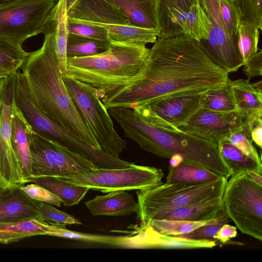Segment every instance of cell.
Segmentation results:
<instances>
[{"label":"cell","instance_id":"18","mask_svg":"<svg viewBox=\"0 0 262 262\" xmlns=\"http://www.w3.org/2000/svg\"><path fill=\"white\" fill-rule=\"evenodd\" d=\"M158 37L169 38L180 21L201 7L199 0H155Z\"/></svg>","mask_w":262,"mask_h":262},{"label":"cell","instance_id":"27","mask_svg":"<svg viewBox=\"0 0 262 262\" xmlns=\"http://www.w3.org/2000/svg\"><path fill=\"white\" fill-rule=\"evenodd\" d=\"M51 226L40 218L0 223V243L9 244L32 236L46 235Z\"/></svg>","mask_w":262,"mask_h":262},{"label":"cell","instance_id":"12","mask_svg":"<svg viewBox=\"0 0 262 262\" xmlns=\"http://www.w3.org/2000/svg\"><path fill=\"white\" fill-rule=\"evenodd\" d=\"M210 21L208 38L197 42L217 66L229 73L244 65L238 40L230 36L223 20L219 0H199Z\"/></svg>","mask_w":262,"mask_h":262},{"label":"cell","instance_id":"30","mask_svg":"<svg viewBox=\"0 0 262 262\" xmlns=\"http://www.w3.org/2000/svg\"><path fill=\"white\" fill-rule=\"evenodd\" d=\"M112 45L110 41L94 39L69 32L67 56V58H72L96 55L105 52Z\"/></svg>","mask_w":262,"mask_h":262},{"label":"cell","instance_id":"15","mask_svg":"<svg viewBox=\"0 0 262 262\" xmlns=\"http://www.w3.org/2000/svg\"><path fill=\"white\" fill-rule=\"evenodd\" d=\"M135 233L127 235L126 247L156 249H191L212 248L217 241L194 239L163 234L148 224L140 225Z\"/></svg>","mask_w":262,"mask_h":262},{"label":"cell","instance_id":"36","mask_svg":"<svg viewBox=\"0 0 262 262\" xmlns=\"http://www.w3.org/2000/svg\"><path fill=\"white\" fill-rule=\"evenodd\" d=\"M227 138L232 144L239 149L246 155L261 164V157L253 144L246 120H244L242 126L238 129L232 133L227 137Z\"/></svg>","mask_w":262,"mask_h":262},{"label":"cell","instance_id":"37","mask_svg":"<svg viewBox=\"0 0 262 262\" xmlns=\"http://www.w3.org/2000/svg\"><path fill=\"white\" fill-rule=\"evenodd\" d=\"M240 16L241 22L254 24L262 29V0H236L234 3Z\"/></svg>","mask_w":262,"mask_h":262},{"label":"cell","instance_id":"21","mask_svg":"<svg viewBox=\"0 0 262 262\" xmlns=\"http://www.w3.org/2000/svg\"><path fill=\"white\" fill-rule=\"evenodd\" d=\"M53 34L59 66L63 75L67 73V45L69 31L66 0H57L51 10L45 28Z\"/></svg>","mask_w":262,"mask_h":262},{"label":"cell","instance_id":"40","mask_svg":"<svg viewBox=\"0 0 262 262\" xmlns=\"http://www.w3.org/2000/svg\"><path fill=\"white\" fill-rule=\"evenodd\" d=\"M70 33L103 41H110L107 30L100 26L77 24L68 21Z\"/></svg>","mask_w":262,"mask_h":262},{"label":"cell","instance_id":"47","mask_svg":"<svg viewBox=\"0 0 262 262\" xmlns=\"http://www.w3.org/2000/svg\"><path fill=\"white\" fill-rule=\"evenodd\" d=\"M169 159V166L173 167L178 166L184 160L182 156L178 154L173 155Z\"/></svg>","mask_w":262,"mask_h":262},{"label":"cell","instance_id":"34","mask_svg":"<svg viewBox=\"0 0 262 262\" xmlns=\"http://www.w3.org/2000/svg\"><path fill=\"white\" fill-rule=\"evenodd\" d=\"M201 108L216 112L236 111L232 96L226 85L204 91L200 100Z\"/></svg>","mask_w":262,"mask_h":262},{"label":"cell","instance_id":"19","mask_svg":"<svg viewBox=\"0 0 262 262\" xmlns=\"http://www.w3.org/2000/svg\"><path fill=\"white\" fill-rule=\"evenodd\" d=\"M84 204L93 215L124 216L135 213L137 202L133 196L124 190L108 192L96 195L84 202Z\"/></svg>","mask_w":262,"mask_h":262},{"label":"cell","instance_id":"7","mask_svg":"<svg viewBox=\"0 0 262 262\" xmlns=\"http://www.w3.org/2000/svg\"><path fill=\"white\" fill-rule=\"evenodd\" d=\"M222 204L224 211L241 232L262 241V186L246 172L231 176Z\"/></svg>","mask_w":262,"mask_h":262},{"label":"cell","instance_id":"5","mask_svg":"<svg viewBox=\"0 0 262 262\" xmlns=\"http://www.w3.org/2000/svg\"><path fill=\"white\" fill-rule=\"evenodd\" d=\"M228 180H218L200 184H162L152 189L137 190L136 219L145 225L156 216L174 208L223 196Z\"/></svg>","mask_w":262,"mask_h":262},{"label":"cell","instance_id":"31","mask_svg":"<svg viewBox=\"0 0 262 262\" xmlns=\"http://www.w3.org/2000/svg\"><path fill=\"white\" fill-rule=\"evenodd\" d=\"M225 211L222 210L214 219L204 221H188L172 220H152L147 224L160 233L171 236H178L189 233L199 227L218 222Z\"/></svg>","mask_w":262,"mask_h":262},{"label":"cell","instance_id":"45","mask_svg":"<svg viewBox=\"0 0 262 262\" xmlns=\"http://www.w3.org/2000/svg\"><path fill=\"white\" fill-rule=\"evenodd\" d=\"M237 227L227 223L224 224L219 231L213 236V239L226 244L231 238L237 236Z\"/></svg>","mask_w":262,"mask_h":262},{"label":"cell","instance_id":"4","mask_svg":"<svg viewBox=\"0 0 262 262\" xmlns=\"http://www.w3.org/2000/svg\"><path fill=\"white\" fill-rule=\"evenodd\" d=\"M112 44L105 52L96 55L67 58L64 75L96 90L101 99L135 79L150 51L146 46Z\"/></svg>","mask_w":262,"mask_h":262},{"label":"cell","instance_id":"35","mask_svg":"<svg viewBox=\"0 0 262 262\" xmlns=\"http://www.w3.org/2000/svg\"><path fill=\"white\" fill-rule=\"evenodd\" d=\"M259 35V29L254 24L240 23L238 28V46L244 65L258 51Z\"/></svg>","mask_w":262,"mask_h":262},{"label":"cell","instance_id":"6","mask_svg":"<svg viewBox=\"0 0 262 262\" xmlns=\"http://www.w3.org/2000/svg\"><path fill=\"white\" fill-rule=\"evenodd\" d=\"M62 76L75 106L100 148L113 157L119 158L126 142L115 130L111 115L98 91L67 75Z\"/></svg>","mask_w":262,"mask_h":262},{"label":"cell","instance_id":"2","mask_svg":"<svg viewBox=\"0 0 262 262\" xmlns=\"http://www.w3.org/2000/svg\"><path fill=\"white\" fill-rule=\"evenodd\" d=\"M107 110L120 124L124 135L138 143L143 150L168 159L178 154L184 160L227 180L231 176L217 144L166 123L145 106L134 110L111 108Z\"/></svg>","mask_w":262,"mask_h":262},{"label":"cell","instance_id":"9","mask_svg":"<svg viewBox=\"0 0 262 262\" xmlns=\"http://www.w3.org/2000/svg\"><path fill=\"white\" fill-rule=\"evenodd\" d=\"M29 147L32 177H70L96 168L86 159L32 129L29 134Z\"/></svg>","mask_w":262,"mask_h":262},{"label":"cell","instance_id":"43","mask_svg":"<svg viewBox=\"0 0 262 262\" xmlns=\"http://www.w3.org/2000/svg\"><path fill=\"white\" fill-rule=\"evenodd\" d=\"M262 51L260 50L244 64L243 71L245 75L251 78L262 74Z\"/></svg>","mask_w":262,"mask_h":262},{"label":"cell","instance_id":"52","mask_svg":"<svg viewBox=\"0 0 262 262\" xmlns=\"http://www.w3.org/2000/svg\"><path fill=\"white\" fill-rule=\"evenodd\" d=\"M1 99H0V109H1Z\"/></svg>","mask_w":262,"mask_h":262},{"label":"cell","instance_id":"28","mask_svg":"<svg viewBox=\"0 0 262 262\" xmlns=\"http://www.w3.org/2000/svg\"><path fill=\"white\" fill-rule=\"evenodd\" d=\"M222 177L210 170L184 160L177 167L169 166L166 183L195 185L213 181Z\"/></svg>","mask_w":262,"mask_h":262},{"label":"cell","instance_id":"48","mask_svg":"<svg viewBox=\"0 0 262 262\" xmlns=\"http://www.w3.org/2000/svg\"><path fill=\"white\" fill-rule=\"evenodd\" d=\"M11 74H12V73L8 71L0 70V79L6 77Z\"/></svg>","mask_w":262,"mask_h":262},{"label":"cell","instance_id":"14","mask_svg":"<svg viewBox=\"0 0 262 262\" xmlns=\"http://www.w3.org/2000/svg\"><path fill=\"white\" fill-rule=\"evenodd\" d=\"M204 92L161 97L142 106H147L160 120L179 128L201 108L200 100Z\"/></svg>","mask_w":262,"mask_h":262},{"label":"cell","instance_id":"3","mask_svg":"<svg viewBox=\"0 0 262 262\" xmlns=\"http://www.w3.org/2000/svg\"><path fill=\"white\" fill-rule=\"evenodd\" d=\"M40 48L30 52L20 68L39 108L53 122L91 146L103 150L77 111L65 85L52 32L45 28Z\"/></svg>","mask_w":262,"mask_h":262},{"label":"cell","instance_id":"39","mask_svg":"<svg viewBox=\"0 0 262 262\" xmlns=\"http://www.w3.org/2000/svg\"><path fill=\"white\" fill-rule=\"evenodd\" d=\"M40 218L48 223L82 224L74 216L57 209L52 204L43 202H41L40 205Z\"/></svg>","mask_w":262,"mask_h":262},{"label":"cell","instance_id":"11","mask_svg":"<svg viewBox=\"0 0 262 262\" xmlns=\"http://www.w3.org/2000/svg\"><path fill=\"white\" fill-rule=\"evenodd\" d=\"M15 79V73L0 79V189L26 183L11 142Z\"/></svg>","mask_w":262,"mask_h":262},{"label":"cell","instance_id":"32","mask_svg":"<svg viewBox=\"0 0 262 262\" xmlns=\"http://www.w3.org/2000/svg\"><path fill=\"white\" fill-rule=\"evenodd\" d=\"M51 226L47 235L66 238L79 239L113 246L124 247L126 236H110L84 233L68 230L66 224L50 223Z\"/></svg>","mask_w":262,"mask_h":262},{"label":"cell","instance_id":"38","mask_svg":"<svg viewBox=\"0 0 262 262\" xmlns=\"http://www.w3.org/2000/svg\"><path fill=\"white\" fill-rule=\"evenodd\" d=\"M223 20L231 38L238 40V28L240 16L234 4L229 0H219Z\"/></svg>","mask_w":262,"mask_h":262},{"label":"cell","instance_id":"13","mask_svg":"<svg viewBox=\"0 0 262 262\" xmlns=\"http://www.w3.org/2000/svg\"><path fill=\"white\" fill-rule=\"evenodd\" d=\"M244 120L236 111L222 112L200 108L179 128L217 144L220 140L238 129Z\"/></svg>","mask_w":262,"mask_h":262},{"label":"cell","instance_id":"8","mask_svg":"<svg viewBox=\"0 0 262 262\" xmlns=\"http://www.w3.org/2000/svg\"><path fill=\"white\" fill-rule=\"evenodd\" d=\"M164 175L161 168L133 163L127 167L95 168L88 173L59 178L74 185L108 193L152 189L163 183L162 179Z\"/></svg>","mask_w":262,"mask_h":262},{"label":"cell","instance_id":"29","mask_svg":"<svg viewBox=\"0 0 262 262\" xmlns=\"http://www.w3.org/2000/svg\"><path fill=\"white\" fill-rule=\"evenodd\" d=\"M217 145L224 161L231 176L249 171L262 173V164H260L244 154L239 149L232 144L227 137L220 140Z\"/></svg>","mask_w":262,"mask_h":262},{"label":"cell","instance_id":"44","mask_svg":"<svg viewBox=\"0 0 262 262\" xmlns=\"http://www.w3.org/2000/svg\"><path fill=\"white\" fill-rule=\"evenodd\" d=\"M248 125L253 142L260 149L262 148V117L245 120Z\"/></svg>","mask_w":262,"mask_h":262},{"label":"cell","instance_id":"20","mask_svg":"<svg viewBox=\"0 0 262 262\" xmlns=\"http://www.w3.org/2000/svg\"><path fill=\"white\" fill-rule=\"evenodd\" d=\"M236 111L244 120L262 117V90L255 88L248 79L227 81Z\"/></svg>","mask_w":262,"mask_h":262},{"label":"cell","instance_id":"25","mask_svg":"<svg viewBox=\"0 0 262 262\" xmlns=\"http://www.w3.org/2000/svg\"><path fill=\"white\" fill-rule=\"evenodd\" d=\"M105 29L112 43L133 46H145L154 43L159 31L157 29L142 28L127 25H97Z\"/></svg>","mask_w":262,"mask_h":262},{"label":"cell","instance_id":"24","mask_svg":"<svg viewBox=\"0 0 262 262\" xmlns=\"http://www.w3.org/2000/svg\"><path fill=\"white\" fill-rule=\"evenodd\" d=\"M31 129L30 126L15 106L11 125V142L26 180L32 175L29 147V134Z\"/></svg>","mask_w":262,"mask_h":262},{"label":"cell","instance_id":"51","mask_svg":"<svg viewBox=\"0 0 262 262\" xmlns=\"http://www.w3.org/2000/svg\"><path fill=\"white\" fill-rule=\"evenodd\" d=\"M230 1V2H232V3H234L235 2L236 0H229Z\"/></svg>","mask_w":262,"mask_h":262},{"label":"cell","instance_id":"1","mask_svg":"<svg viewBox=\"0 0 262 262\" xmlns=\"http://www.w3.org/2000/svg\"><path fill=\"white\" fill-rule=\"evenodd\" d=\"M228 79L190 37H157L140 74L101 100L107 110H133L157 98L221 87Z\"/></svg>","mask_w":262,"mask_h":262},{"label":"cell","instance_id":"46","mask_svg":"<svg viewBox=\"0 0 262 262\" xmlns=\"http://www.w3.org/2000/svg\"><path fill=\"white\" fill-rule=\"evenodd\" d=\"M246 173L251 179L262 186V173L254 171L246 172Z\"/></svg>","mask_w":262,"mask_h":262},{"label":"cell","instance_id":"16","mask_svg":"<svg viewBox=\"0 0 262 262\" xmlns=\"http://www.w3.org/2000/svg\"><path fill=\"white\" fill-rule=\"evenodd\" d=\"M68 21L90 25H127L113 0H77L67 11Z\"/></svg>","mask_w":262,"mask_h":262},{"label":"cell","instance_id":"23","mask_svg":"<svg viewBox=\"0 0 262 262\" xmlns=\"http://www.w3.org/2000/svg\"><path fill=\"white\" fill-rule=\"evenodd\" d=\"M129 25L158 29L155 0H113Z\"/></svg>","mask_w":262,"mask_h":262},{"label":"cell","instance_id":"10","mask_svg":"<svg viewBox=\"0 0 262 262\" xmlns=\"http://www.w3.org/2000/svg\"><path fill=\"white\" fill-rule=\"evenodd\" d=\"M57 0H10L0 3V37L22 45L43 33Z\"/></svg>","mask_w":262,"mask_h":262},{"label":"cell","instance_id":"42","mask_svg":"<svg viewBox=\"0 0 262 262\" xmlns=\"http://www.w3.org/2000/svg\"><path fill=\"white\" fill-rule=\"evenodd\" d=\"M20 185V188L32 199L60 207V200L50 191L41 186L33 183Z\"/></svg>","mask_w":262,"mask_h":262},{"label":"cell","instance_id":"17","mask_svg":"<svg viewBox=\"0 0 262 262\" xmlns=\"http://www.w3.org/2000/svg\"><path fill=\"white\" fill-rule=\"evenodd\" d=\"M41 202L30 198L19 185L0 189V223L41 219Z\"/></svg>","mask_w":262,"mask_h":262},{"label":"cell","instance_id":"49","mask_svg":"<svg viewBox=\"0 0 262 262\" xmlns=\"http://www.w3.org/2000/svg\"><path fill=\"white\" fill-rule=\"evenodd\" d=\"M77 0H66L67 11Z\"/></svg>","mask_w":262,"mask_h":262},{"label":"cell","instance_id":"33","mask_svg":"<svg viewBox=\"0 0 262 262\" xmlns=\"http://www.w3.org/2000/svg\"><path fill=\"white\" fill-rule=\"evenodd\" d=\"M29 53L22 45L0 37V70L12 73L18 71Z\"/></svg>","mask_w":262,"mask_h":262},{"label":"cell","instance_id":"41","mask_svg":"<svg viewBox=\"0 0 262 262\" xmlns=\"http://www.w3.org/2000/svg\"><path fill=\"white\" fill-rule=\"evenodd\" d=\"M230 220L225 212L220 220L216 223L203 226L189 233L176 236L194 239L215 240L213 239V236L217 233L221 227L224 224L228 223Z\"/></svg>","mask_w":262,"mask_h":262},{"label":"cell","instance_id":"50","mask_svg":"<svg viewBox=\"0 0 262 262\" xmlns=\"http://www.w3.org/2000/svg\"><path fill=\"white\" fill-rule=\"evenodd\" d=\"M8 1H10V0H0V3H2V2H4Z\"/></svg>","mask_w":262,"mask_h":262},{"label":"cell","instance_id":"26","mask_svg":"<svg viewBox=\"0 0 262 262\" xmlns=\"http://www.w3.org/2000/svg\"><path fill=\"white\" fill-rule=\"evenodd\" d=\"M26 184L33 183L42 186L57 196L66 206L77 205L85 196L89 189L70 184L53 177H29Z\"/></svg>","mask_w":262,"mask_h":262},{"label":"cell","instance_id":"22","mask_svg":"<svg viewBox=\"0 0 262 262\" xmlns=\"http://www.w3.org/2000/svg\"><path fill=\"white\" fill-rule=\"evenodd\" d=\"M222 196L174 208L157 215L153 220L204 221L214 219L223 210Z\"/></svg>","mask_w":262,"mask_h":262}]
</instances>
